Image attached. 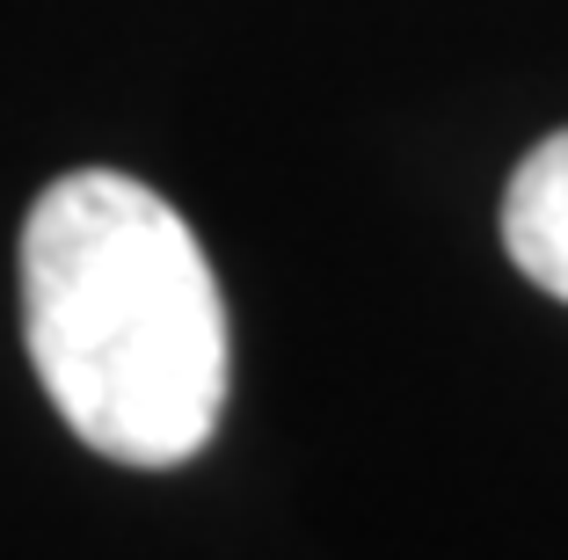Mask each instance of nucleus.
<instances>
[{
    "instance_id": "f03ea898",
    "label": "nucleus",
    "mask_w": 568,
    "mask_h": 560,
    "mask_svg": "<svg viewBox=\"0 0 568 560\" xmlns=\"http://www.w3.org/2000/svg\"><path fill=\"white\" fill-rule=\"evenodd\" d=\"M503 247L547 298H568V132L518 161L503 190Z\"/></svg>"
},
{
    "instance_id": "f257e3e1",
    "label": "nucleus",
    "mask_w": 568,
    "mask_h": 560,
    "mask_svg": "<svg viewBox=\"0 0 568 560\" xmlns=\"http://www.w3.org/2000/svg\"><path fill=\"white\" fill-rule=\"evenodd\" d=\"M22 343L59 422L118 466H183L226 415V298L183 212L118 175H59L22 218Z\"/></svg>"
}]
</instances>
